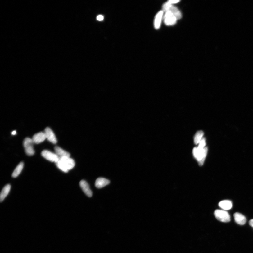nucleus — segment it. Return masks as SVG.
I'll return each mask as SVG.
<instances>
[{
    "label": "nucleus",
    "mask_w": 253,
    "mask_h": 253,
    "mask_svg": "<svg viewBox=\"0 0 253 253\" xmlns=\"http://www.w3.org/2000/svg\"><path fill=\"white\" fill-rule=\"evenodd\" d=\"M55 164L58 169L65 173H67L75 166V162L70 157L60 158L59 160Z\"/></svg>",
    "instance_id": "f257e3e1"
},
{
    "label": "nucleus",
    "mask_w": 253,
    "mask_h": 253,
    "mask_svg": "<svg viewBox=\"0 0 253 253\" xmlns=\"http://www.w3.org/2000/svg\"><path fill=\"white\" fill-rule=\"evenodd\" d=\"M208 149L207 147L203 149L197 147L194 148L193 150V154L194 158L197 160L199 166H201L203 165L207 156Z\"/></svg>",
    "instance_id": "f03ea898"
},
{
    "label": "nucleus",
    "mask_w": 253,
    "mask_h": 253,
    "mask_svg": "<svg viewBox=\"0 0 253 253\" xmlns=\"http://www.w3.org/2000/svg\"><path fill=\"white\" fill-rule=\"evenodd\" d=\"M162 10L165 12L169 11L171 12L176 17L178 20L181 19L182 17V13L177 7L174 5L170 4L167 2L163 4L162 7Z\"/></svg>",
    "instance_id": "7ed1b4c3"
},
{
    "label": "nucleus",
    "mask_w": 253,
    "mask_h": 253,
    "mask_svg": "<svg viewBox=\"0 0 253 253\" xmlns=\"http://www.w3.org/2000/svg\"><path fill=\"white\" fill-rule=\"evenodd\" d=\"M34 143L32 138H26L23 141V146L25 153L29 156H32L34 154Z\"/></svg>",
    "instance_id": "20e7f679"
},
{
    "label": "nucleus",
    "mask_w": 253,
    "mask_h": 253,
    "mask_svg": "<svg viewBox=\"0 0 253 253\" xmlns=\"http://www.w3.org/2000/svg\"><path fill=\"white\" fill-rule=\"evenodd\" d=\"M214 215L217 220L222 222H228L231 220L228 213L224 210H217L214 212Z\"/></svg>",
    "instance_id": "39448f33"
},
{
    "label": "nucleus",
    "mask_w": 253,
    "mask_h": 253,
    "mask_svg": "<svg viewBox=\"0 0 253 253\" xmlns=\"http://www.w3.org/2000/svg\"><path fill=\"white\" fill-rule=\"evenodd\" d=\"M163 20L165 24L167 26L175 25L178 20L175 16L169 11L165 12Z\"/></svg>",
    "instance_id": "423d86ee"
},
{
    "label": "nucleus",
    "mask_w": 253,
    "mask_h": 253,
    "mask_svg": "<svg viewBox=\"0 0 253 253\" xmlns=\"http://www.w3.org/2000/svg\"><path fill=\"white\" fill-rule=\"evenodd\" d=\"M42 156L47 160L56 163L58 160L59 158L56 154L48 150H44L42 152Z\"/></svg>",
    "instance_id": "0eeeda50"
},
{
    "label": "nucleus",
    "mask_w": 253,
    "mask_h": 253,
    "mask_svg": "<svg viewBox=\"0 0 253 253\" xmlns=\"http://www.w3.org/2000/svg\"><path fill=\"white\" fill-rule=\"evenodd\" d=\"M44 133L46 138V139L50 142L54 144L57 143V139L55 135L51 129L49 127H47L45 129Z\"/></svg>",
    "instance_id": "6e6552de"
},
{
    "label": "nucleus",
    "mask_w": 253,
    "mask_h": 253,
    "mask_svg": "<svg viewBox=\"0 0 253 253\" xmlns=\"http://www.w3.org/2000/svg\"><path fill=\"white\" fill-rule=\"evenodd\" d=\"M164 12L163 10L160 11L156 16L154 24V28L157 30L160 27L162 20L163 19Z\"/></svg>",
    "instance_id": "1a4fd4ad"
},
{
    "label": "nucleus",
    "mask_w": 253,
    "mask_h": 253,
    "mask_svg": "<svg viewBox=\"0 0 253 253\" xmlns=\"http://www.w3.org/2000/svg\"><path fill=\"white\" fill-rule=\"evenodd\" d=\"M79 185L84 193L88 196L90 197L92 196V192L90 190L89 185L86 181L82 180L79 183Z\"/></svg>",
    "instance_id": "9d476101"
},
{
    "label": "nucleus",
    "mask_w": 253,
    "mask_h": 253,
    "mask_svg": "<svg viewBox=\"0 0 253 253\" xmlns=\"http://www.w3.org/2000/svg\"><path fill=\"white\" fill-rule=\"evenodd\" d=\"M46 139V135L44 132H41L34 134L33 137L32 139L34 143L39 144L42 142Z\"/></svg>",
    "instance_id": "9b49d317"
},
{
    "label": "nucleus",
    "mask_w": 253,
    "mask_h": 253,
    "mask_svg": "<svg viewBox=\"0 0 253 253\" xmlns=\"http://www.w3.org/2000/svg\"><path fill=\"white\" fill-rule=\"evenodd\" d=\"M110 183L108 180L103 178H98L96 181L95 185L98 188H101L108 185Z\"/></svg>",
    "instance_id": "f8f14e48"
},
{
    "label": "nucleus",
    "mask_w": 253,
    "mask_h": 253,
    "mask_svg": "<svg viewBox=\"0 0 253 253\" xmlns=\"http://www.w3.org/2000/svg\"><path fill=\"white\" fill-rule=\"evenodd\" d=\"M234 218L236 222L238 224L243 225L246 224V219L244 215L239 213H235L234 215Z\"/></svg>",
    "instance_id": "ddd939ff"
},
{
    "label": "nucleus",
    "mask_w": 253,
    "mask_h": 253,
    "mask_svg": "<svg viewBox=\"0 0 253 253\" xmlns=\"http://www.w3.org/2000/svg\"><path fill=\"white\" fill-rule=\"evenodd\" d=\"M54 150L55 153L59 158L64 157H70V154L58 146H55Z\"/></svg>",
    "instance_id": "4468645a"
},
{
    "label": "nucleus",
    "mask_w": 253,
    "mask_h": 253,
    "mask_svg": "<svg viewBox=\"0 0 253 253\" xmlns=\"http://www.w3.org/2000/svg\"><path fill=\"white\" fill-rule=\"evenodd\" d=\"M219 206L224 210H228L231 209L232 207V202L229 200H224L220 201Z\"/></svg>",
    "instance_id": "2eb2a0df"
},
{
    "label": "nucleus",
    "mask_w": 253,
    "mask_h": 253,
    "mask_svg": "<svg viewBox=\"0 0 253 253\" xmlns=\"http://www.w3.org/2000/svg\"><path fill=\"white\" fill-rule=\"evenodd\" d=\"M11 186L9 184L5 185L4 187L2 189L0 195V201L2 202L4 200V199L6 197L8 194L9 193Z\"/></svg>",
    "instance_id": "dca6fc26"
},
{
    "label": "nucleus",
    "mask_w": 253,
    "mask_h": 253,
    "mask_svg": "<svg viewBox=\"0 0 253 253\" xmlns=\"http://www.w3.org/2000/svg\"><path fill=\"white\" fill-rule=\"evenodd\" d=\"M24 167V163L23 162H20L19 164L16 167V168L14 172L12 174V177L13 178H16L20 174L21 172L23 169Z\"/></svg>",
    "instance_id": "f3484780"
},
{
    "label": "nucleus",
    "mask_w": 253,
    "mask_h": 253,
    "mask_svg": "<svg viewBox=\"0 0 253 253\" xmlns=\"http://www.w3.org/2000/svg\"><path fill=\"white\" fill-rule=\"evenodd\" d=\"M204 132L202 131H199L196 133L194 137V142L195 144H198L203 138Z\"/></svg>",
    "instance_id": "a211bd4d"
},
{
    "label": "nucleus",
    "mask_w": 253,
    "mask_h": 253,
    "mask_svg": "<svg viewBox=\"0 0 253 253\" xmlns=\"http://www.w3.org/2000/svg\"><path fill=\"white\" fill-rule=\"evenodd\" d=\"M206 140L204 138H203L199 143L198 147L201 149H203L206 147Z\"/></svg>",
    "instance_id": "6ab92c4d"
},
{
    "label": "nucleus",
    "mask_w": 253,
    "mask_h": 253,
    "mask_svg": "<svg viewBox=\"0 0 253 253\" xmlns=\"http://www.w3.org/2000/svg\"><path fill=\"white\" fill-rule=\"evenodd\" d=\"M97 19L98 21H102L104 19L103 16L102 15H98L97 17Z\"/></svg>",
    "instance_id": "aec40b11"
},
{
    "label": "nucleus",
    "mask_w": 253,
    "mask_h": 253,
    "mask_svg": "<svg viewBox=\"0 0 253 253\" xmlns=\"http://www.w3.org/2000/svg\"><path fill=\"white\" fill-rule=\"evenodd\" d=\"M180 2V1H173V0H172V1H167L169 3L172 5H174L175 4L177 3L178 2Z\"/></svg>",
    "instance_id": "412c9836"
},
{
    "label": "nucleus",
    "mask_w": 253,
    "mask_h": 253,
    "mask_svg": "<svg viewBox=\"0 0 253 253\" xmlns=\"http://www.w3.org/2000/svg\"><path fill=\"white\" fill-rule=\"evenodd\" d=\"M249 225L253 227V219L250 220L249 222Z\"/></svg>",
    "instance_id": "4be33fe9"
},
{
    "label": "nucleus",
    "mask_w": 253,
    "mask_h": 253,
    "mask_svg": "<svg viewBox=\"0 0 253 253\" xmlns=\"http://www.w3.org/2000/svg\"><path fill=\"white\" fill-rule=\"evenodd\" d=\"M16 130H14V131H12L11 133V134L12 135H15L16 134Z\"/></svg>",
    "instance_id": "5701e85b"
}]
</instances>
